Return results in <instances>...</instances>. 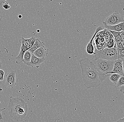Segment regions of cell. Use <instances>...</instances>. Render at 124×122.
Wrapping results in <instances>:
<instances>
[{"label":"cell","mask_w":124,"mask_h":122,"mask_svg":"<svg viewBox=\"0 0 124 122\" xmlns=\"http://www.w3.org/2000/svg\"><path fill=\"white\" fill-rule=\"evenodd\" d=\"M84 84L87 89L97 88L101 85L107 78L99 73L91 60L87 58L79 60Z\"/></svg>","instance_id":"obj_1"},{"label":"cell","mask_w":124,"mask_h":122,"mask_svg":"<svg viewBox=\"0 0 124 122\" xmlns=\"http://www.w3.org/2000/svg\"><path fill=\"white\" fill-rule=\"evenodd\" d=\"M8 109L9 116L15 122H22L28 113L27 103L22 99L17 97H10Z\"/></svg>","instance_id":"obj_2"},{"label":"cell","mask_w":124,"mask_h":122,"mask_svg":"<svg viewBox=\"0 0 124 122\" xmlns=\"http://www.w3.org/2000/svg\"><path fill=\"white\" fill-rule=\"evenodd\" d=\"M91 61L100 74L107 78L111 74V72L113 69L114 61L102 59H94Z\"/></svg>","instance_id":"obj_3"},{"label":"cell","mask_w":124,"mask_h":122,"mask_svg":"<svg viewBox=\"0 0 124 122\" xmlns=\"http://www.w3.org/2000/svg\"><path fill=\"white\" fill-rule=\"evenodd\" d=\"M94 59H102L114 61L118 59L117 51L116 48H104L101 50H97L94 48Z\"/></svg>","instance_id":"obj_4"},{"label":"cell","mask_w":124,"mask_h":122,"mask_svg":"<svg viewBox=\"0 0 124 122\" xmlns=\"http://www.w3.org/2000/svg\"><path fill=\"white\" fill-rule=\"evenodd\" d=\"M124 16L120 14L117 11H116L108 17L104 22L108 25H113L124 22Z\"/></svg>","instance_id":"obj_5"},{"label":"cell","mask_w":124,"mask_h":122,"mask_svg":"<svg viewBox=\"0 0 124 122\" xmlns=\"http://www.w3.org/2000/svg\"><path fill=\"white\" fill-rule=\"evenodd\" d=\"M124 57L118 58L114 61L113 69L111 74L117 73L124 76Z\"/></svg>","instance_id":"obj_6"},{"label":"cell","mask_w":124,"mask_h":122,"mask_svg":"<svg viewBox=\"0 0 124 122\" xmlns=\"http://www.w3.org/2000/svg\"><path fill=\"white\" fill-rule=\"evenodd\" d=\"M16 71L12 70L6 75L5 84L9 88H14L16 86Z\"/></svg>","instance_id":"obj_7"},{"label":"cell","mask_w":124,"mask_h":122,"mask_svg":"<svg viewBox=\"0 0 124 122\" xmlns=\"http://www.w3.org/2000/svg\"><path fill=\"white\" fill-rule=\"evenodd\" d=\"M36 39V38L34 37L31 41L28 44L25 46H21V49H20L19 55L15 58V59H16V62L17 64H20L23 62V56L24 53L32 47Z\"/></svg>","instance_id":"obj_8"},{"label":"cell","mask_w":124,"mask_h":122,"mask_svg":"<svg viewBox=\"0 0 124 122\" xmlns=\"http://www.w3.org/2000/svg\"><path fill=\"white\" fill-rule=\"evenodd\" d=\"M102 29H103V28L101 26H100L98 28H97L96 29V31L94 34L92 36L91 39H90L89 43L87 45L86 47V51L89 54H95L94 47L93 45V40L95 38V36H96L98 32L101 31Z\"/></svg>","instance_id":"obj_9"},{"label":"cell","mask_w":124,"mask_h":122,"mask_svg":"<svg viewBox=\"0 0 124 122\" xmlns=\"http://www.w3.org/2000/svg\"><path fill=\"white\" fill-rule=\"evenodd\" d=\"M46 60L45 58H40L35 56L33 54L32 55L31 61L27 65L31 67H36L38 68L39 65Z\"/></svg>","instance_id":"obj_10"},{"label":"cell","mask_w":124,"mask_h":122,"mask_svg":"<svg viewBox=\"0 0 124 122\" xmlns=\"http://www.w3.org/2000/svg\"><path fill=\"white\" fill-rule=\"evenodd\" d=\"M103 23L104 28L107 30L118 32L124 31V22L113 25H108L105 23L104 22H103Z\"/></svg>","instance_id":"obj_11"},{"label":"cell","mask_w":124,"mask_h":122,"mask_svg":"<svg viewBox=\"0 0 124 122\" xmlns=\"http://www.w3.org/2000/svg\"><path fill=\"white\" fill-rule=\"evenodd\" d=\"M48 53L49 49L43 45L35 50L33 54L38 57L42 58L45 57Z\"/></svg>","instance_id":"obj_12"},{"label":"cell","mask_w":124,"mask_h":122,"mask_svg":"<svg viewBox=\"0 0 124 122\" xmlns=\"http://www.w3.org/2000/svg\"><path fill=\"white\" fill-rule=\"evenodd\" d=\"M45 44V43L44 42L41 41L38 38H36L32 47L30 49H29L28 50L31 52L32 54H33V52L35 50H37L40 47L44 45Z\"/></svg>","instance_id":"obj_13"},{"label":"cell","mask_w":124,"mask_h":122,"mask_svg":"<svg viewBox=\"0 0 124 122\" xmlns=\"http://www.w3.org/2000/svg\"><path fill=\"white\" fill-rule=\"evenodd\" d=\"M32 54L28 50L25 51L24 53L23 56V62L27 65L31 61Z\"/></svg>","instance_id":"obj_14"},{"label":"cell","mask_w":124,"mask_h":122,"mask_svg":"<svg viewBox=\"0 0 124 122\" xmlns=\"http://www.w3.org/2000/svg\"><path fill=\"white\" fill-rule=\"evenodd\" d=\"M121 75L117 73H112L109 76L110 81L115 85H116L118 79Z\"/></svg>","instance_id":"obj_15"},{"label":"cell","mask_w":124,"mask_h":122,"mask_svg":"<svg viewBox=\"0 0 124 122\" xmlns=\"http://www.w3.org/2000/svg\"><path fill=\"white\" fill-rule=\"evenodd\" d=\"M34 37H31L28 39H25L22 37L21 39H19V42L21 44V46H25L28 44L31 41Z\"/></svg>","instance_id":"obj_16"},{"label":"cell","mask_w":124,"mask_h":122,"mask_svg":"<svg viewBox=\"0 0 124 122\" xmlns=\"http://www.w3.org/2000/svg\"><path fill=\"white\" fill-rule=\"evenodd\" d=\"M115 42L113 38H111L107 40V47L108 48H112L114 46Z\"/></svg>","instance_id":"obj_17"},{"label":"cell","mask_w":124,"mask_h":122,"mask_svg":"<svg viewBox=\"0 0 124 122\" xmlns=\"http://www.w3.org/2000/svg\"><path fill=\"white\" fill-rule=\"evenodd\" d=\"M117 87L124 86V76H121L118 79V81L116 85Z\"/></svg>","instance_id":"obj_18"},{"label":"cell","mask_w":124,"mask_h":122,"mask_svg":"<svg viewBox=\"0 0 124 122\" xmlns=\"http://www.w3.org/2000/svg\"><path fill=\"white\" fill-rule=\"evenodd\" d=\"M114 40L115 42H121L123 44H124V39H123L121 34L118 35H117L116 37H114Z\"/></svg>","instance_id":"obj_19"},{"label":"cell","mask_w":124,"mask_h":122,"mask_svg":"<svg viewBox=\"0 0 124 122\" xmlns=\"http://www.w3.org/2000/svg\"><path fill=\"white\" fill-rule=\"evenodd\" d=\"M5 15L4 12L3 10V8L2 7V4H0V22L2 21V19Z\"/></svg>","instance_id":"obj_20"},{"label":"cell","mask_w":124,"mask_h":122,"mask_svg":"<svg viewBox=\"0 0 124 122\" xmlns=\"http://www.w3.org/2000/svg\"><path fill=\"white\" fill-rule=\"evenodd\" d=\"M2 7L5 10H8L10 8V6L8 4V2H4L3 4H2Z\"/></svg>","instance_id":"obj_21"},{"label":"cell","mask_w":124,"mask_h":122,"mask_svg":"<svg viewBox=\"0 0 124 122\" xmlns=\"http://www.w3.org/2000/svg\"><path fill=\"white\" fill-rule=\"evenodd\" d=\"M108 31L110 32L112 35L113 36L114 38L116 37L117 35H118L121 34L122 31H122L118 32L112 31L110 30H108Z\"/></svg>","instance_id":"obj_22"},{"label":"cell","mask_w":124,"mask_h":122,"mask_svg":"<svg viewBox=\"0 0 124 122\" xmlns=\"http://www.w3.org/2000/svg\"><path fill=\"white\" fill-rule=\"evenodd\" d=\"M4 72L3 70L0 69V81H3L4 79Z\"/></svg>","instance_id":"obj_23"},{"label":"cell","mask_w":124,"mask_h":122,"mask_svg":"<svg viewBox=\"0 0 124 122\" xmlns=\"http://www.w3.org/2000/svg\"><path fill=\"white\" fill-rule=\"evenodd\" d=\"M5 109V108H1L0 107V119H3V116H2V114H1V112L4 110Z\"/></svg>","instance_id":"obj_24"},{"label":"cell","mask_w":124,"mask_h":122,"mask_svg":"<svg viewBox=\"0 0 124 122\" xmlns=\"http://www.w3.org/2000/svg\"><path fill=\"white\" fill-rule=\"evenodd\" d=\"M120 92L124 94V86H120Z\"/></svg>","instance_id":"obj_25"},{"label":"cell","mask_w":124,"mask_h":122,"mask_svg":"<svg viewBox=\"0 0 124 122\" xmlns=\"http://www.w3.org/2000/svg\"><path fill=\"white\" fill-rule=\"evenodd\" d=\"M117 122H124V118H123L122 119H120L119 120L117 121Z\"/></svg>","instance_id":"obj_26"},{"label":"cell","mask_w":124,"mask_h":122,"mask_svg":"<svg viewBox=\"0 0 124 122\" xmlns=\"http://www.w3.org/2000/svg\"><path fill=\"white\" fill-rule=\"evenodd\" d=\"M1 65V60L0 59V67Z\"/></svg>","instance_id":"obj_27"},{"label":"cell","mask_w":124,"mask_h":122,"mask_svg":"<svg viewBox=\"0 0 124 122\" xmlns=\"http://www.w3.org/2000/svg\"><path fill=\"white\" fill-rule=\"evenodd\" d=\"M0 84H1L0 82Z\"/></svg>","instance_id":"obj_28"}]
</instances>
